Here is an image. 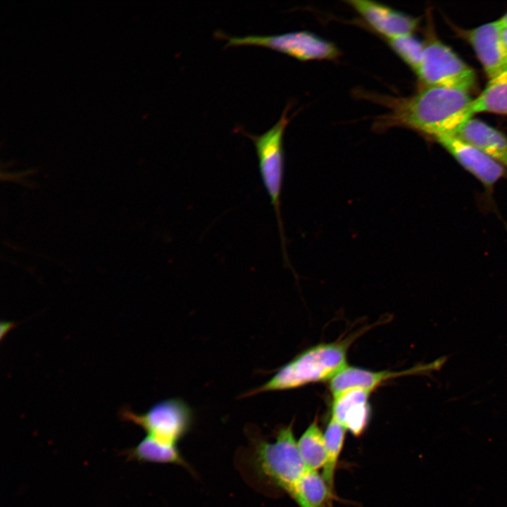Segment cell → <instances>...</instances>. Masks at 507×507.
Wrapping results in <instances>:
<instances>
[{
  "instance_id": "obj_3",
  "label": "cell",
  "mask_w": 507,
  "mask_h": 507,
  "mask_svg": "<svg viewBox=\"0 0 507 507\" xmlns=\"http://www.w3.org/2000/svg\"><path fill=\"white\" fill-rule=\"evenodd\" d=\"M251 464L256 475L289 496L307 471L299 451L293 424L280 428L275 440H254Z\"/></svg>"
},
{
  "instance_id": "obj_14",
  "label": "cell",
  "mask_w": 507,
  "mask_h": 507,
  "mask_svg": "<svg viewBox=\"0 0 507 507\" xmlns=\"http://www.w3.org/2000/svg\"><path fill=\"white\" fill-rule=\"evenodd\" d=\"M128 460L142 463H171L188 470L192 468L182 455L178 444L165 442L146 435L135 446L125 452Z\"/></svg>"
},
{
  "instance_id": "obj_6",
  "label": "cell",
  "mask_w": 507,
  "mask_h": 507,
  "mask_svg": "<svg viewBox=\"0 0 507 507\" xmlns=\"http://www.w3.org/2000/svg\"><path fill=\"white\" fill-rule=\"evenodd\" d=\"M122 417L143 428L146 435L175 444L187 434L193 422L191 408L179 399L159 401L142 414L125 410Z\"/></svg>"
},
{
  "instance_id": "obj_17",
  "label": "cell",
  "mask_w": 507,
  "mask_h": 507,
  "mask_svg": "<svg viewBox=\"0 0 507 507\" xmlns=\"http://www.w3.org/2000/svg\"><path fill=\"white\" fill-rule=\"evenodd\" d=\"M299 453L307 470L323 468L325 461V442L317 418L309 425L297 441Z\"/></svg>"
},
{
  "instance_id": "obj_18",
  "label": "cell",
  "mask_w": 507,
  "mask_h": 507,
  "mask_svg": "<svg viewBox=\"0 0 507 507\" xmlns=\"http://www.w3.org/2000/svg\"><path fill=\"white\" fill-rule=\"evenodd\" d=\"M346 432L341 425L331 418L324 433L326 456L322 475L332 490L335 471L344 446Z\"/></svg>"
},
{
  "instance_id": "obj_7",
  "label": "cell",
  "mask_w": 507,
  "mask_h": 507,
  "mask_svg": "<svg viewBox=\"0 0 507 507\" xmlns=\"http://www.w3.org/2000/svg\"><path fill=\"white\" fill-rule=\"evenodd\" d=\"M289 106H286L278 121L265 132L260 135L244 132L254 144L262 182L275 210L280 226V198L284 171L283 136L289 122Z\"/></svg>"
},
{
  "instance_id": "obj_10",
  "label": "cell",
  "mask_w": 507,
  "mask_h": 507,
  "mask_svg": "<svg viewBox=\"0 0 507 507\" xmlns=\"http://www.w3.org/2000/svg\"><path fill=\"white\" fill-rule=\"evenodd\" d=\"M377 33L387 39L411 35L420 20L403 12L376 1L368 0L346 1Z\"/></svg>"
},
{
  "instance_id": "obj_19",
  "label": "cell",
  "mask_w": 507,
  "mask_h": 507,
  "mask_svg": "<svg viewBox=\"0 0 507 507\" xmlns=\"http://www.w3.org/2000/svg\"><path fill=\"white\" fill-rule=\"evenodd\" d=\"M392 50L415 73L423 56L425 44L413 34L388 39Z\"/></svg>"
},
{
  "instance_id": "obj_4",
  "label": "cell",
  "mask_w": 507,
  "mask_h": 507,
  "mask_svg": "<svg viewBox=\"0 0 507 507\" xmlns=\"http://www.w3.org/2000/svg\"><path fill=\"white\" fill-rule=\"evenodd\" d=\"M416 74L425 87H441L469 92L476 84L474 70L438 39L425 44Z\"/></svg>"
},
{
  "instance_id": "obj_12",
  "label": "cell",
  "mask_w": 507,
  "mask_h": 507,
  "mask_svg": "<svg viewBox=\"0 0 507 507\" xmlns=\"http://www.w3.org/2000/svg\"><path fill=\"white\" fill-rule=\"evenodd\" d=\"M370 392L351 389L333 396L331 418L356 437L365 431L370 419Z\"/></svg>"
},
{
  "instance_id": "obj_9",
  "label": "cell",
  "mask_w": 507,
  "mask_h": 507,
  "mask_svg": "<svg viewBox=\"0 0 507 507\" xmlns=\"http://www.w3.org/2000/svg\"><path fill=\"white\" fill-rule=\"evenodd\" d=\"M446 357H442L429 364H423L410 369L394 371H370L356 367L346 366L330 381V389L332 396L351 389H362L372 392L384 382L404 375L423 374L433 370H439L446 362Z\"/></svg>"
},
{
  "instance_id": "obj_21",
  "label": "cell",
  "mask_w": 507,
  "mask_h": 507,
  "mask_svg": "<svg viewBox=\"0 0 507 507\" xmlns=\"http://www.w3.org/2000/svg\"><path fill=\"white\" fill-rule=\"evenodd\" d=\"M498 20L501 24L502 28L507 27V12Z\"/></svg>"
},
{
  "instance_id": "obj_5",
  "label": "cell",
  "mask_w": 507,
  "mask_h": 507,
  "mask_svg": "<svg viewBox=\"0 0 507 507\" xmlns=\"http://www.w3.org/2000/svg\"><path fill=\"white\" fill-rule=\"evenodd\" d=\"M226 38V46L255 45L270 48L299 61L334 60L340 51L332 42L308 31H296L275 35H246Z\"/></svg>"
},
{
  "instance_id": "obj_2",
  "label": "cell",
  "mask_w": 507,
  "mask_h": 507,
  "mask_svg": "<svg viewBox=\"0 0 507 507\" xmlns=\"http://www.w3.org/2000/svg\"><path fill=\"white\" fill-rule=\"evenodd\" d=\"M353 339L320 344L303 351L281 367L269 380L244 396L296 389L331 380L347 366L346 352Z\"/></svg>"
},
{
  "instance_id": "obj_20",
  "label": "cell",
  "mask_w": 507,
  "mask_h": 507,
  "mask_svg": "<svg viewBox=\"0 0 507 507\" xmlns=\"http://www.w3.org/2000/svg\"><path fill=\"white\" fill-rule=\"evenodd\" d=\"M501 40L507 54V27H503L501 30Z\"/></svg>"
},
{
  "instance_id": "obj_1",
  "label": "cell",
  "mask_w": 507,
  "mask_h": 507,
  "mask_svg": "<svg viewBox=\"0 0 507 507\" xmlns=\"http://www.w3.org/2000/svg\"><path fill=\"white\" fill-rule=\"evenodd\" d=\"M384 101L389 111L377 119V129L406 127L434 139L455 136L474 115L473 99L458 89L427 87L411 96Z\"/></svg>"
},
{
  "instance_id": "obj_11",
  "label": "cell",
  "mask_w": 507,
  "mask_h": 507,
  "mask_svg": "<svg viewBox=\"0 0 507 507\" xmlns=\"http://www.w3.org/2000/svg\"><path fill=\"white\" fill-rule=\"evenodd\" d=\"M499 20L466 31L465 35L474 49L489 79L507 65V54L501 40Z\"/></svg>"
},
{
  "instance_id": "obj_13",
  "label": "cell",
  "mask_w": 507,
  "mask_h": 507,
  "mask_svg": "<svg viewBox=\"0 0 507 507\" xmlns=\"http://www.w3.org/2000/svg\"><path fill=\"white\" fill-rule=\"evenodd\" d=\"M455 136L482 151L507 169V137L499 130L472 118Z\"/></svg>"
},
{
  "instance_id": "obj_15",
  "label": "cell",
  "mask_w": 507,
  "mask_h": 507,
  "mask_svg": "<svg viewBox=\"0 0 507 507\" xmlns=\"http://www.w3.org/2000/svg\"><path fill=\"white\" fill-rule=\"evenodd\" d=\"M289 496L299 507H330L335 498L334 490L318 470H307Z\"/></svg>"
},
{
  "instance_id": "obj_8",
  "label": "cell",
  "mask_w": 507,
  "mask_h": 507,
  "mask_svg": "<svg viewBox=\"0 0 507 507\" xmlns=\"http://www.w3.org/2000/svg\"><path fill=\"white\" fill-rule=\"evenodd\" d=\"M435 140L488 189L506 174L503 165L456 136H444Z\"/></svg>"
},
{
  "instance_id": "obj_16",
  "label": "cell",
  "mask_w": 507,
  "mask_h": 507,
  "mask_svg": "<svg viewBox=\"0 0 507 507\" xmlns=\"http://www.w3.org/2000/svg\"><path fill=\"white\" fill-rule=\"evenodd\" d=\"M473 113H494L507 115V65L490 78L486 87L472 101Z\"/></svg>"
}]
</instances>
